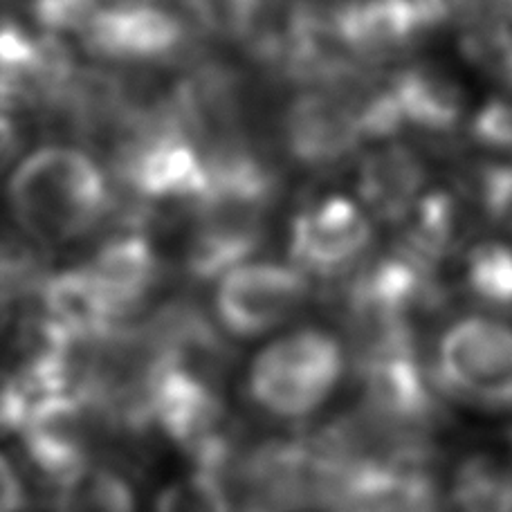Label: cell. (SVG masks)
<instances>
[{"label":"cell","instance_id":"cell-26","mask_svg":"<svg viewBox=\"0 0 512 512\" xmlns=\"http://www.w3.org/2000/svg\"><path fill=\"white\" fill-rule=\"evenodd\" d=\"M499 5H501V9H504V12L508 14V18L512 21V0H499Z\"/></svg>","mask_w":512,"mask_h":512},{"label":"cell","instance_id":"cell-19","mask_svg":"<svg viewBox=\"0 0 512 512\" xmlns=\"http://www.w3.org/2000/svg\"><path fill=\"white\" fill-rule=\"evenodd\" d=\"M187 21L216 41L250 43L265 23L268 0H185Z\"/></svg>","mask_w":512,"mask_h":512},{"label":"cell","instance_id":"cell-2","mask_svg":"<svg viewBox=\"0 0 512 512\" xmlns=\"http://www.w3.org/2000/svg\"><path fill=\"white\" fill-rule=\"evenodd\" d=\"M349 355L333 333L304 326L256 353L245 378L248 398L261 414L283 423L315 416L340 387Z\"/></svg>","mask_w":512,"mask_h":512},{"label":"cell","instance_id":"cell-3","mask_svg":"<svg viewBox=\"0 0 512 512\" xmlns=\"http://www.w3.org/2000/svg\"><path fill=\"white\" fill-rule=\"evenodd\" d=\"M434 384L479 409H512V326L495 315L463 317L438 340Z\"/></svg>","mask_w":512,"mask_h":512},{"label":"cell","instance_id":"cell-12","mask_svg":"<svg viewBox=\"0 0 512 512\" xmlns=\"http://www.w3.org/2000/svg\"><path fill=\"white\" fill-rule=\"evenodd\" d=\"M355 189V200L373 223L402 225L427 194V164L405 142H378L376 149L360 160Z\"/></svg>","mask_w":512,"mask_h":512},{"label":"cell","instance_id":"cell-13","mask_svg":"<svg viewBox=\"0 0 512 512\" xmlns=\"http://www.w3.org/2000/svg\"><path fill=\"white\" fill-rule=\"evenodd\" d=\"M400 135H447L459 131L465 117V95L459 81L427 63L407 66L384 81Z\"/></svg>","mask_w":512,"mask_h":512},{"label":"cell","instance_id":"cell-25","mask_svg":"<svg viewBox=\"0 0 512 512\" xmlns=\"http://www.w3.org/2000/svg\"><path fill=\"white\" fill-rule=\"evenodd\" d=\"M23 146V135L12 115L0 113V171H5L16 160Z\"/></svg>","mask_w":512,"mask_h":512},{"label":"cell","instance_id":"cell-10","mask_svg":"<svg viewBox=\"0 0 512 512\" xmlns=\"http://www.w3.org/2000/svg\"><path fill=\"white\" fill-rule=\"evenodd\" d=\"M331 27L355 61L391 59L432 32L418 0H340L331 9Z\"/></svg>","mask_w":512,"mask_h":512},{"label":"cell","instance_id":"cell-9","mask_svg":"<svg viewBox=\"0 0 512 512\" xmlns=\"http://www.w3.org/2000/svg\"><path fill=\"white\" fill-rule=\"evenodd\" d=\"M81 272L113 328L135 324L162 279L160 256L142 232L106 239Z\"/></svg>","mask_w":512,"mask_h":512},{"label":"cell","instance_id":"cell-22","mask_svg":"<svg viewBox=\"0 0 512 512\" xmlns=\"http://www.w3.org/2000/svg\"><path fill=\"white\" fill-rule=\"evenodd\" d=\"M477 200L490 223L512 234V162H497L481 169Z\"/></svg>","mask_w":512,"mask_h":512},{"label":"cell","instance_id":"cell-8","mask_svg":"<svg viewBox=\"0 0 512 512\" xmlns=\"http://www.w3.org/2000/svg\"><path fill=\"white\" fill-rule=\"evenodd\" d=\"M281 142L299 167L317 171L340 167L367 142L360 95L351 86L301 90L283 111Z\"/></svg>","mask_w":512,"mask_h":512},{"label":"cell","instance_id":"cell-17","mask_svg":"<svg viewBox=\"0 0 512 512\" xmlns=\"http://www.w3.org/2000/svg\"><path fill=\"white\" fill-rule=\"evenodd\" d=\"M452 504L459 512H512V461L472 454L454 472Z\"/></svg>","mask_w":512,"mask_h":512},{"label":"cell","instance_id":"cell-4","mask_svg":"<svg viewBox=\"0 0 512 512\" xmlns=\"http://www.w3.org/2000/svg\"><path fill=\"white\" fill-rule=\"evenodd\" d=\"M95 59L120 66H171L191 54V23L164 0H108L81 30Z\"/></svg>","mask_w":512,"mask_h":512},{"label":"cell","instance_id":"cell-11","mask_svg":"<svg viewBox=\"0 0 512 512\" xmlns=\"http://www.w3.org/2000/svg\"><path fill=\"white\" fill-rule=\"evenodd\" d=\"M194 214L196 223L185 254V270L194 281H221L261 250L268 209L203 205Z\"/></svg>","mask_w":512,"mask_h":512},{"label":"cell","instance_id":"cell-23","mask_svg":"<svg viewBox=\"0 0 512 512\" xmlns=\"http://www.w3.org/2000/svg\"><path fill=\"white\" fill-rule=\"evenodd\" d=\"M36 398L21 371L0 369V436L21 434Z\"/></svg>","mask_w":512,"mask_h":512},{"label":"cell","instance_id":"cell-14","mask_svg":"<svg viewBox=\"0 0 512 512\" xmlns=\"http://www.w3.org/2000/svg\"><path fill=\"white\" fill-rule=\"evenodd\" d=\"M45 245L25 232L0 230V315L21 317L39 299L50 279Z\"/></svg>","mask_w":512,"mask_h":512},{"label":"cell","instance_id":"cell-5","mask_svg":"<svg viewBox=\"0 0 512 512\" xmlns=\"http://www.w3.org/2000/svg\"><path fill=\"white\" fill-rule=\"evenodd\" d=\"M373 218L355 198L328 194L306 203L292 216L288 263L308 279H337L369 254L376 236Z\"/></svg>","mask_w":512,"mask_h":512},{"label":"cell","instance_id":"cell-24","mask_svg":"<svg viewBox=\"0 0 512 512\" xmlns=\"http://www.w3.org/2000/svg\"><path fill=\"white\" fill-rule=\"evenodd\" d=\"M27 508V483L9 456L0 452V512H23Z\"/></svg>","mask_w":512,"mask_h":512},{"label":"cell","instance_id":"cell-7","mask_svg":"<svg viewBox=\"0 0 512 512\" xmlns=\"http://www.w3.org/2000/svg\"><path fill=\"white\" fill-rule=\"evenodd\" d=\"M310 290V279L292 263L250 261L218 281L216 319L223 333L254 340L288 324Z\"/></svg>","mask_w":512,"mask_h":512},{"label":"cell","instance_id":"cell-6","mask_svg":"<svg viewBox=\"0 0 512 512\" xmlns=\"http://www.w3.org/2000/svg\"><path fill=\"white\" fill-rule=\"evenodd\" d=\"M77 70L61 36L0 18V113L48 115Z\"/></svg>","mask_w":512,"mask_h":512},{"label":"cell","instance_id":"cell-15","mask_svg":"<svg viewBox=\"0 0 512 512\" xmlns=\"http://www.w3.org/2000/svg\"><path fill=\"white\" fill-rule=\"evenodd\" d=\"M459 205L441 189H432L418 200L407 221L402 223L400 252L416 263L434 270L452 252L459 239Z\"/></svg>","mask_w":512,"mask_h":512},{"label":"cell","instance_id":"cell-20","mask_svg":"<svg viewBox=\"0 0 512 512\" xmlns=\"http://www.w3.org/2000/svg\"><path fill=\"white\" fill-rule=\"evenodd\" d=\"M155 512H234V506L221 474L196 468L162 488Z\"/></svg>","mask_w":512,"mask_h":512},{"label":"cell","instance_id":"cell-21","mask_svg":"<svg viewBox=\"0 0 512 512\" xmlns=\"http://www.w3.org/2000/svg\"><path fill=\"white\" fill-rule=\"evenodd\" d=\"M470 137L481 149L512 153V90L490 97L472 115Z\"/></svg>","mask_w":512,"mask_h":512},{"label":"cell","instance_id":"cell-1","mask_svg":"<svg viewBox=\"0 0 512 512\" xmlns=\"http://www.w3.org/2000/svg\"><path fill=\"white\" fill-rule=\"evenodd\" d=\"M7 196L21 230L48 248L77 241L106 221L111 182L88 153L48 144L16 164Z\"/></svg>","mask_w":512,"mask_h":512},{"label":"cell","instance_id":"cell-18","mask_svg":"<svg viewBox=\"0 0 512 512\" xmlns=\"http://www.w3.org/2000/svg\"><path fill=\"white\" fill-rule=\"evenodd\" d=\"M463 283L490 313H512V245L504 241L474 245L465 256Z\"/></svg>","mask_w":512,"mask_h":512},{"label":"cell","instance_id":"cell-16","mask_svg":"<svg viewBox=\"0 0 512 512\" xmlns=\"http://www.w3.org/2000/svg\"><path fill=\"white\" fill-rule=\"evenodd\" d=\"M52 512H137V495L126 474L93 463L54 488Z\"/></svg>","mask_w":512,"mask_h":512}]
</instances>
